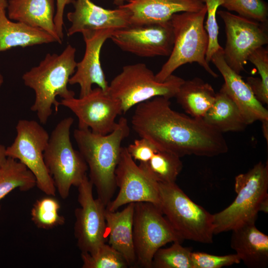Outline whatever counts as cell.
Here are the masks:
<instances>
[{
  "instance_id": "cell-33",
  "label": "cell",
  "mask_w": 268,
  "mask_h": 268,
  "mask_svg": "<svg viewBox=\"0 0 268 268\" xmlns=\"http://www.w3.org/2000/svg\"><path fill=\"white\" fill-rule=\"evenodd\" d=\"M193 268H221L239 264L241 260L235 253L216 256L201 252H192Z\"/></svg>"
},
{
  "instance_id": "cell-16",
  "label": "cell",
  "mask_w": 268,
  "mask_h": 268,
  "mask_svg": "<svg viewBox=\"0 0 268 268\" xmlns=\"http://www.w3.org/2000/svg\"><path fill=\"white\" fill-rule=\"evenodd\" d=\"M115 30L103 29L85 30L81 33L85 44V50L82 59L77 63L76 69L70 77L68 84H78L80 86L79 97L88 94L95 84L107 91L109 84L100 63V52L105 41Z\"/></svg>"
},
{
  "instance_id": "cell-14",
  "label": "cell",
  "mask_w": 268,
  "mask_h": 268,
  "mask_svg": "<svg viewBox=\"0 0 268 268\" xmlns=\"http://www.w3.org/2000/svg\"><path fill=\"white\" fill-rule=\"evenodd\" d=\"M115 180L119 192L106 205L107 210L115 211L124 205L140 202H150L159 207L158 182L135 163L126 147H122Z\"/></svg>"
},
{
  "instance_id": "cell-29",
  "label": "cell",
  "mask_w": 268,
  "mask_h": 268,
  "mask_svg": "<svg viewBox=\"0 0 268 268\" xmlns=\"http://www.w3.org/2000/svg\"><path fill=\"white\" fill-rule=\"evenodd\" d=\"M192 249L178 241L168 248L159 249L154 255L152 268H193Z\"/></svg>"
},
{
  "instance_id": "cell-26",
  "label": "cell",
  "mask_w": 268,
  "mask_h": 268,
  "mask_svg": "<svg viewBox=\"0 0 268 268\" xmlns=\"http://www.w3.org/2000/svg\"><path fill=\"white\" fill-rule=\"evenodd\" d=\"M36 186L33 174L23 163L7 157L0 168V201L16 188L28 191Z\"/></svg>"
},
{
  "instance_id": "cell-30",
  "label": "cell",
  "mask_w": 268,
  "mask_h": 268,
  "mask_svg": "<svg viewBox=\"0 0 268 268\" xmlns=\"http://www.w3.org/2000/svg\"><path fill=\"white\" fill-rule=\"evenodd\" d=\"M82 268H126L124 257L109 244L101 245L92 253H81Z\"/></svg>"
},
{
  "instance_id": "cell-25",
  "label": "cell",
  "mask_w": 268,
  "mask_h": 268,
  "mask_svg": "<svg viewBox=\"0 0 268 268\" xmlns=\"http://www.w3.org/2000/svg\"><path fill=\"white\" fill-rule=\"evenodd\" d=\"M216 93L212 86L199 77L184 80L175 97L191 117L202 119L213 105Z\"/></svg>"
},
{
  "instance_id": "cell-10",
  "label": "cell",
  "mask_w": 268,
  "mask_h": 268,
  "mask_svg": "<svg viewBox=\"0 0 268 268\" xmlns=\"http://www.w3.org/2000/svg\"><path fill=\"white\" fill-rule=\"evenodd\" d=\"M16 136L6 148L7 157L23 163L34 175L38 188L48 196H55L54 180L45 164L44 152L49 134L37 122L20 120L16 126Z\"/></svg>"
},
{
  "instance_id": "cell-37",
  "label": "cell",
  "mask_w": 268,
  "mask_h": 268,
  "mask_svg": "<svg viewBox=\"0 0 268 268\" xmlns=\"http://www.w3.org/2000/svg\"><path fill=\"white\" fill-rule=\"evenodd\" d=\"M6 155V147L3 145H0V168L7 159Z\"/></svg>"
},
{
  "instance_id": "cell-6",
  "label": "cell",
  "mask_w": 268,
  "mask_h": 268,
  "mask_svg": "<svg viewBox=\"0 0 268 268\" xmlns=\"http://www.w3.org/2000/svg\"><path fill=\"white\" fill-rule=\"evenodd\" d=\"M159 208L181 238L213 242V214L193 201L176 184L158 183Z\"/></svg>"
},
{
  "instance_id": "cell-11",
  "label": "cell",
  "mask_w": 268,
  "mask_h": 268,
  "mask_svg": "<svg viewBox=\"0 0 268 268\" xmlns=\"http://www.w3.org/2000/svg\"><path fill=\"white\" fill-rule=\"evenodd\" d=\"M217 13L225 24L224 60L230 68L240 74L244 70L249 56L268 43L267 31L259 22L227 11L220 10Z\"/></svg>"
},
{
  "instance_id": "cell-2",
  "label": "cell",
  "mask_w": 268,
  "mask_h": 268,
  "mask_svg": "<svg viewBox=\"0 0 268 268\" xmlns=\"http://www.w3.org/2000/svg\"><path fill=\"white\" fill-rule=\"evenodd\" d=\"M130 132L128 120L121 117L115 129L102 135L88 129H77L73 137L89 171V179L95 187L97 198L106 205L117 189L115 170L119 162L122 141Z\"/></svg>"
},
{
  "instance_id": "cell-40",
  "label": "cell",
  "mask_w": 268,
  "mask_h": 268,
  "mask_svg": "<svg viewBox=\"0 0 268 268\" xmlns=\"http://www.w3.org/2000/svg\"><path fill=\"white\" fill-rule=\"evenodd\" d=\"M8 1L6 0H0V6H4L7 8Z\"/></svg>"
},
{
  "instance_id": "cell-15",
  "label": "cell",
  "mask_w": 268,
  "mask_h": 268,
  "mask_svg": "<svg viewBox=\"0 0 268 268\" xmlns=\"http://www.w3.org/2000/svg\"><path fill=\"white\" fill-rule=\"evenodd\" d=\"M110 39L122 50L141 57L169 56L174 35L170 21L151 25H130L115 30Z\"/></svg>"
},
{
  "instance_id": "cell-12",
  "label": "cell",
  "mask_w": 268,
  "mask_h": 268,
  "mask_svg": "<svg viewBox=\"0 0 268 268\" xmlns=\"http://www.w3.org/2000/svg\"><path fill=\"white\" fill-rule=\"evenodd\" d=\"M93 185L87 176L77 186L80 207L74 210V235L81 253H92L106 242V205L93 196Z\"/></svg>"
},
{
  "instance_id": "cell-36",
  "label": "cell",
  "mask_w": 268,
  "mask_h": 268,
  "mask_svg": "<svg viewBox=\"0 0 268 268\" xmlns=\"http://www.w3.org/2000/svg\"><path fill=\"white\" fill-rule=\"evenodd\" d=\"M74 0H56V10L54 17V23L57 33L63 41L64 38V14L66 6L72 3Z\"/></svg>"
},
{
  "instance_id": "cell-24",
  "label": "cell",
  "mask_w": 268,
  "mask_h": 268,
  "mask_svg": "<svg viewBox=\"0 0 268 268\" xmlns=\"http://www.w3.org/2000/svg\"><path fill=\"white\" fill-rule=\"evenodd\" d=\"M202 119L221 133L242 131L248 126L237 105L222 86Z\"/></svg>"
},
{
  "instance_id": "cell-34",
  "label": "cell",
  "mask_w": 268,
  "mask_h": 268,
  "mask_svg": "<svg viewBox=\"0 0 268 268\" xmlns=\"http://www.w3.org/2000/svg\"><path fill=\"white\" fill-rule=\"evenodd\" d=\"M127 149L133 159L140 163L147 162L159 150L151 141L144 137L134 140Z\"/></svg>"
},
{
  "instance_id": "cell-20",
  "label": "cell",
  "mask_w": 268,
  "mask_h": 268,
  "mask_svg": "<svg viewBox=\"0 0 268 268\" xmlns=\"http://www.w3.org/2000/svg\"><path fill=\"white\" fill-rule=\"evenodd\" d=\"M230 246L241 261L250 268L268 266V236L256 226L255 222L232 230Z\"/></svg>"
},
{
  "instance_id": "cell-18",
  "label": "cell",
  "mask_w": 268,
  "mask_h": 268,
  "mask_svg": "<svg viewBox=\"0 0 268 268\" xmlns=\"http://www.w3.org/2000/svg\"><path fill=\"white\" fill-rule=\"evenodd\" d=\"M210 62L223 77L224 83L222 86L237 105L247 124H251L257 121H268L267 109L256 98L240 74L227 64L222 47L213 55Z\"/></svg>"
},
{
  "instance_id": "cell-27",
  "label": "cell",
  "mask_w": 268,
  "mask_h": 268,
  "mask_svg": "<svg viewBox=\"0 0 268 268\" xmlns=\"http://www.w3.org/2000/svg\"><path fill=\"white\" fill-rule=\"evenodd\" d=\"M138 166L158 183H175L183 168L180 157L164 150H158L146 162Z\"/></svg>"
},
{
  "instance_id": "cell-31",
  "label": "cell",
  "mask_w": 268,
  "mask_h": 268,
  "mask_svg": "<svg viewBox=\"0 0 268 268\" xmlns=\"http://www.w3.org/2000/svg\"><path fill=\"white\" fill-rule=\"evenodd\" d=\"M221 6L241 16L260 22L267 21L268 9L263 0H222Z\"/></svg>"
},
{
  "instance_id": "cell-22",
  "label": "cell",
  "mask_w": 268,
  "mask_h": 268,
  "mask_svg": "<svg viewBox=\"0 0 268 268\" xmlns=\"http://www.w3.org/2000/svg\"><path fill=\"white\" fill-rule=\"evenodd\" d=\"M134 207V203H130L121 211L106 208L105 212L108 244L122 255L129 267L136 265L133 234Z\"/></svg>"
},
{
  "instance_id": "cell-28",
  "label": "cell",
  "mask_w": 268,
  "mask_h": 268,
  "mask_svg": "<svg viewBox=\"0 0 268 268\" xmlns=\"http://www.w3.org/2000/svg\"><path fill=\"white\" fill-rule=\"evenodd\" d=\"M52 196L37 200L31 210V220L37 227L50 229L62 225L65 218L60 215V201Z\"/></svg>"
},
{
  "instance_id": "cell-13",
  "label": "cell",
  "mask_w": 268,
  "mask_h": 268,
  "mask_svg": "<svg viewBox=\"0 0 268 268\" xmlns=\"http://www.w3.org/2000/svg\"><path fill=\"white\" fill-rule=\"evenodd\" d=\"M60 105L71 111L78 119V128L88 129L95 134L105 135L116 128V117L123 114L121 102L98 87L87 95L62 99Z\"/></svg>"
},
{
  "instance_id": "cell-19",
  "label": "cell",
  "mask_w": 268,
  "mask_h": 268,
  "mask_svg": "<svg viewBox=\"0 0 268 268\" xmlns=\"http://www.w3.org/2000/svg\"><path fill=\"white\" fill-rule=\"evenodd\" d=\"M204 6L201 0H129L120 6L129 11L131 25H144L166 23L175 13L198 12Z\"/></svg>"
},
{
  "instance_id": "cell-9",
  "label": "cell",
  "mask_w": 268,
  "mask_h": 268,
  "mask_svg": "<svg viewBox=\"0 0 268 268\" xmlns=\"http://www.w3.org/2000/svg\"><path fill=\"white\" fill-rule=\"evenodd\" d=\"M136 265L152 268L154 255L166 244L184 240L160 209L152 203H134L133 224Z\"/></svg>"
},
{
  "instance_id": "cell-39",
  "label": "cell",
  "mask_w": 268,
  "mask_h": 268,
  "mask_svg": "<svg viewBox=\"0 0 268 268\" xmlns=\"http://www.w3.org/2000/svg\"><path fill=\"white\" fill-rule=\"evenodd\" d=\"M125 0H113V2L119 7L124 4Z\"/></svg>"
},
{
  "instance_id": "cell-4",
  "label": "cell",
  "mask_w": 268,
  "mask_h": 268,
  "mask_svg": "<svg viewBox=\"0 0 268 268\" xmlns=\"http://www.w3.org/2000/svg\"><path fill=\"white\" fill-rule=\"evenodd\" d=\"M234 201L213 214L214 234L255 222L258 213L268 210V164L260 162L235 178Z\"/></svg>"
},
{
  "instance_id": "cell-38",
  "label": "cell",
  "mask_w": 268,
  "mask_h": 268,
  "mask_svg": "<svg viewBox=\"0 0 268 268\" xmlns=\"http://www.w3.org/2000/svg\"><path fill=\"white\" fill-rule=\"evenodd\" d=\"M262 129L264 135L266 139H267V142L268 141V121H264L262 122Z\"/></svg>"
},
{
  "instance_id": "cell-1",
  "label": "cell",
  "mask_w": 268,
  "mask_h": 268,
  "mask_svg": "<svg viewBox=\"0 0 268 268\" xmlns=\"http://www.w3.org/2000/svg\"><path fill=\"white\" fill-rule=\"evenodd\" d=\"M169 100L158 96L136 106L131 124L140 137L148 139L159 150L180 158L191 155L213 157L228 151L222 133L203 119L174 111Z\"/></svg>"
},
{
  "instance_id": "cell-3",
  "label": "cell",
  "mask_w": 268,
  "mask_h": 268,
  "mask_svg": "<svg viewBox=\"0 0 268 268\" xmlns=\"http://www.w3.org/2000/svg\"><path fill=\"white\" fill-rule=\"evenodd\" d=\"M76 49L68 44L60 54L48 53L39 64L24 73V84L33 89L35 99L31 110L36 113L42 124H45L53 112L60 106L56 97L62 99L74 97L75 93L67 88L70 77L74 73L77 62Z\"/></svg>"
},
{
  "instance_id": "cell-21",
  "label": "cell",
  "mask_w": 268,
  "mask_h": 268,
  "mask_svg": "<svg viewBox=\"0 0 268 268\" xmlns=\"http://www.w3.org/2000/svg\"><path fill=\"white\" fill-rule=\"evenodd\" d=\"M6 8L10 19L42 29L62 43L54 23L55 0H9Z\"/></svg>"
},
{
  "instance_id": "cell-32",
  "label": "cell",
  "mask_w": 268,
  "mask_h": 268,
  "mask_svg": "<svg viewBox=\"0 0 268 268\" xmlns=\"http://www.w3.org/2000/svg\"><path fill=\"white\" fill-rule=\"evenodd\" d=\"M206 8L207 19L204 27L208 37V45L205 56L209 63L213 55L222 47L218 43L219 27L216 20L217 9L222 5V0H201Z\"/></svg>"
},
{
  "instance_id": "cell-17",
  "label": "cell",
  "mask_w": 268,
  "mask_h": 268,
  "mask_svg": "<svg viewBox=\"0 0 268 268\" xmlns=\"http://www.w3.org/2000/svg\"><path fill=\"white\" fill-rule=\"evenodd\" d=\"M74 10L67 13L71 22L67 35L85 31L123 28L131 25L130 13L125 8L110 9L95 4L91 0H74Z\"/></svg>"
},
{
  "instance_id": "cell-8",
  "label": "cell",
  "mask_w": 268,
  "mask_h": 268,
  "mask_svg": "<svg viewBox=\"0 0 268 268\" xmlns=\"http://www.w3.org/2000/svg\"><path fill=\"white\" fill-rule=\"evenodd\" d=\"M184 80L172 74L165 81H158L145 64L137 63L123 67L109 84L107 92L120 101L124 114L133 107L155 97L169 99L175 97Z\"/></svg>"
},
{
  "instance_id": "cell-7",
  "label": "cell",
  "mask_w": 268,
  "mask_h": 268,
  "mask_svg": "<svg viewBox=\"0 0 268 268\" xmlns=\"http://www.w3.org/2000/svg\"><path fill=\"white\" fill-rule=\"evenodd\" d=\"M73 123L71 117L59 122L52 132L44 152L45 164L63 199L68 197L71 186L77 187L88 170L82 156L73 148L70 140Z\"/></svg>"
},
{
  "instance_id": "cell-23",
  "label": "cell",
  "mask_w": 268,
  "mask_h": 268,
  "mask_svg": "<svg viewBox=\"0 0 268 268\" xmlns=\"http://www.w3.org/2000/svg\"><path fill=\"white\" fill-rule=\"evenodd\" d=\"M6 9L0 6V52L13 47L57 42L53 36L42 29L11 21L6 15Z\"/></svg>"
},
{
  "instance_id": "cell-35",
  "label": "cell",
  "mask_w": 268,
  "mask_h": 268,
  "mask_svg": "<svg viewBox=\"0 0 268 268\" xmlns=\"http://www.w3.org/2000/svg\"><path fill=\"white\" fill-rule=\"evenodd\" d=\"M248 61L257 67L264 85L268 88V51L263 46L256 49Z\"/></svg>"
},
{
  "instance_id": "cell-41",
  "label": "cell",
  "mask_w": 268,
  "mask_h": 268,
  "mask_svg": "<svg viewBox=\"0 0 268 268\" xmlns=\"http://www.w3.org/2000/svg\"><path fill=\"white\" fill-rule=\"evenodd\" d=\"M3 82V77L1 73L0 72V88L2 86Z\"/></svg>"
},
{
  "instance_id": "cell-5",
  "label": "cell",
  "mask_w": 268,
  "mask_h": 268,
  "mask_svg": "<svg viewBox=\"0 0 268 268\" xmlns=\"http://www.w3.org/2000/svg\"><path fill=\"white\" fill-rule=\"evenodd\" d=\"M206 14L204 7L198 12H181L174 14L170 20L174 42L169 58L155 74L159 82L165 81L180 67L197 63L213 77L218 76L205 59L208 37L203 25Z\"/></svg>"
}]
</instances>
